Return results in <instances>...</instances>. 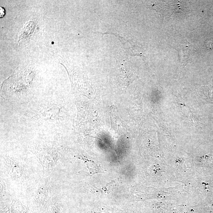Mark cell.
Listing matches in <instances>:
<instances>
[{
	"mask_svg": "<svg viewBox=\"0 0 213 213\" xmlns=\"http://www.w3.org/2000/svg\"><path fill=\"white\" fill-rule=\"evenodd\" d=\"M204 47V49L207 50L212 49L213 48V39L206 41Z\"/></svg>",
	"mask_w": 213,
	"mask_h": 213,
	"instance_id": "obj_3",
	"label": "cell"
},
{
	"mask_svg": "<svg viewBox=\"0 0 213 213\" xmlns=\"http://www.w3.org/2000/svg\"><path fill=\"white\" fill-rule=\"evenodd\" d=\"M40 82V75L33 67H18L3 84V97L13 104L29 102L40 94L37 90Z\"/></svg>",
	"mask_w": 213,
	"mask_h": 213,
	"instance_id": "obj_2",
	"label": "cell"
},
{
	"mask_svg": "<svg viewBox=\"0 0 213 213\" xmlns=\"http://www.w3.org/2000/svg\"><path fill=\"white\" fill-rule=\"evenodd\" d=\"M0 10H1V11H0V12H1V17H2L3 16L4 14H5V11H5V10H4L3 8H2V7H1Z\"/></svg>",
	"mask_w": 213,
	"mask_h": 213,
	"instance_id": "obj_4",
	"label": "cell"
},
{
	"mask_svg": "<svg viewBox=\"0 0 213 213\" xmlns=\"http://www.w3.org/2000/svg\"><path fill=\"white\" fill-rule=\"evenodd\" d=\"M5 111L6 129L28 132L61 133L67 119L66 97L62 92H43L29 102L10 103Z\"/></svg>",
	"mask_w": 213,
	"mask_h": 213,
	"instance_id": "obj_1",
	"label": "cell"
}]
</instances>
